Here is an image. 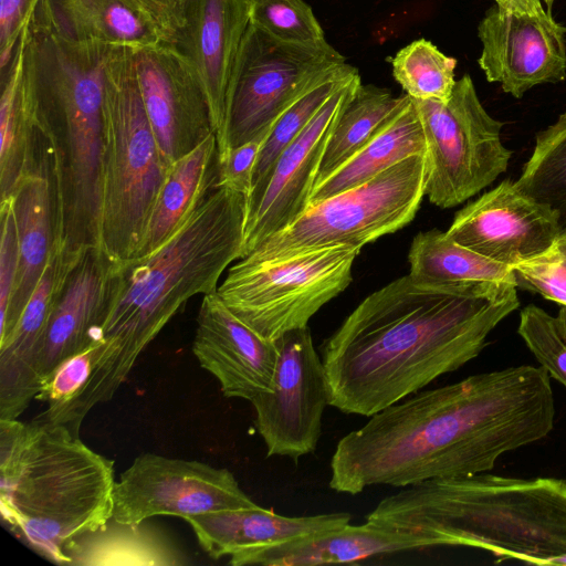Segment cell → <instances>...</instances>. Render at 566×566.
Here are the masks:
<instances>
[{
	"label": "cell",
	"instance_id": "cell-16",
	"mask_svg": "<svg viewBox=\"0 0 566 566\" xmlns=\"http://www.w3.org/2000/svg\"><path fill=\"white\" fill-rule=\"evenodd\" d=\"M566 29L551 12L524 14L491 7L478 25V63L489 82L521 98L530 88L566 77Z\"/></svg>",
	"mask_w": 566,
	"mask_h": 566
},
{
	"label": "cell",
	"instance_id": "cell-7",
	"mask_svg": "<svg viewBox=\"0 0 566 566\" xmlns=\"http://www.w3.org/2000/svg\"><path fill=\"white\" fill-rule=\"evenodd\" d=\"M101 251L111 262L135 258L170 165L142 98L134 49H109L103 83Z\"/></svg>",
	"mask_w": 566,
	"mask_h": 566
},
{
	"label": "cell",
	"instance_id": "cell-23",
	"mask_svg": "<svg viewBox=\"0 0 566 566\" xmlns=\"http://www.w3.org/2000/svg\"><path fill=\"white\" fill-rule=\"evenodd\" d=\"M212 558L239 556L348 524L349 513L283 516L261 507L216 511L185 518Z\"/></svg>",
	"mask_w": 566,
	"mask_h": 566
},
{
	"label": "cell",
	"instance_id": "cell-1",
	"mask_svg": "<svg viewBox=\"0 0 566 566\" xmlns=\"http://www.w3.org/2000/svg\"><path fill=\"white\" fill-rule=\"evenodd\" d=\"M551 377L521 365L420 390L344 436L329 488L350 495L374 485L406 488L491 471L501 455L554 428Z\"/></svg>",
	"mask_w": 566,
	"mask_h": 566
},
{
	"label": "cell",
	"instance_id": "cell-21",
	"mask_svg": "<svg viewBox=\"0 0 566 566\" xmlns=\"http://www.w3.org/2000/svg\"><path fill=\"white\" fill-rule=\"evenodd\" d=\"M77 262L54 248L17 327L0 346V419H18L40 391L36 357L56 298Z\"/></svg>",
	"mask_w": 566,
	"mask_h": 566
},
{
	"label": "cell",
	"instance_id": "cell-29",
	"mask_svg": "<svg viewBox=\"0 0 566 566\" xmlns=\"http://www.w3.org/2000/svg\"><path fill=\"white\" fill-rule=\"evenodd\" d=\"M67 566H178L185 554L147 521L127 524L113 517L101 528L72 539L66 548Z\"/></svg>",
	"mask_w": 566,
	"mask_h": 566
},
{
	"label": "cell",
	"instance_id": "cell-3",
	"mask_svg": "<svg viewBox=\"0 0 566 566\" xmlns=\"http://www.w3.org/2000/svg\"><path fill=\"white\" fill-rule=\"evenodd\" d=\"M245 197L214 188L155 251L108 264L95 340L103 345L86 386L91 405L113 398L136 359L195 295L218 283L243 253Z\"/></svg>",
	"mask_w": 566,
	"mask_h": 566
},
{
	"label": "cell",
	"instance_id": "cell-31",
	"mask_svg": "<svg viewBox=\"0 0 566 566\" xmlns=\"http://www.w3.org/2000/svg\"><path fill=\"white\" fill-rule=\"evenodd\" d=\"M409 99L407 94L395 97L386 88L360 84L335 124L315 184L365 146Z\"/></svg>",
	"mask_w": 566,
	"mask_h": 566
},
{
	"label": "cell",
	"instance_id": "cell-5",
	"mask_svg": "<svg viewBox=\"0 0 566 566\" xmlns=\"http://www.w3.org/2000/svg\"><path fill=\"white\" fill-rule=\"evenodd\" d=\"M366 523L432 547L468 546L501 560L566 565V480L486 472L428 480L382 499Z\"/></svg>",
	"mask_w": 566,
	"mask_h": 566
},
{
	"label": "cell",
	"instance_id": "cell-9",
	"mask_svg": "<svg viewBox=\"0 0 566 566\" xmlns=\"http://www.w3.org/2000/svg\"><path fill=\"white\" fill-rule=\"evenodd\" d=\"M427 174V155L409 156L354 188L311 205L244 258L274 260L336 244L361 249L415 218L426 196Z\"/></svg>",
	"mask_w": 566,
	"mask_h": 566
},
{
	"label": "cell",
	"instance_id": "cell-24",
	"mask_svg": "<svg viewBox=\"0 0 566 566\" xmlns=\"http://www.w3.org/2000/svg\"><path fill=\"white\" fill-rule=\"evenodd\" d=\"M432 547L418 536L391 532L368 523H349L294 541L230 557L233 566H311L353 563L376 555Z\"/></svg>",
	"mask_w": 566,
	"mask_h": 566
},
{
	"label": "cell",
	"instance_id": "cell-38",
	"mask_svg": "<svg viewBox=\"0 0 566 566\" xmlns=\"http://www.w3.org/2000/svg\"><path fill=\"white\" fill-rule=\"evenodd\" d=\"M157 31L163 43L182 42L191 0H132Z\"/></svg>",
	"mask_w": 566,
	"mask_h": 566
},
{
	"label": "cell",
	"instance_id": "cell-8",
	"mask_svg": "<svg viewBox=\"0 0 566 566\" xmlns=\"http://www.w3.org/2000/svg\"><path fill=\"white\" fill-rule=\"evenodd\" d=\"M360 248L325 245L274 260L242 258L218 286L227 307L262 337L275 342L307 326L321 307L352 282Z\"/></svg>",
	"mask_w": 566,
	"mask_h": 566
},
{
	"label": "cell",
	"instance_id": "cell-32",
	"mask_svg": "<svg viewBox=\"0 0 566 566\" xmlns=\"http://www.w3.org/2000/svg\"><path fill=\"white\" fill-rule=\"evenodd\" d=\"M515 186L552 209L560 229L566 227V111L537 133L535 147Z\"/></svg>",
	"mask_w": 566,
	"mask_h": 566
},
{
	"label": "cell",
	"instance_id": "cell-10",
	"mask_svg": "<svg viewBox=\"0 0 566 566\" xmlns=\"http://www.w3.org/2000/svg\"><path fill=\"white\" fill-rule=\"evenodd\" d=\"M345 63V57L328 42H282L250 23L226 95L230 149L266 137L293 103Z\"/></svg>",
	"mask_w": 566,
	"mask_h": 566
},
{
	"label": "cell",
	"instance_id": "cell-33",
	"mask_svg": "<svg viewBox=\"0 0 566 566\" xmlns=\"http://www.w3.org/2000/svg\"><path fill=\"white\" fill-rule=\"evenodd\" d=\"M391 66L395 80L413 99L447 102L457 82V60L424 39L399 50L391 59Z\"/></svg>",
	"mask_w": 566,
	"mask_h": 566
},
{
	"label": "cell",
	"instance_id": "cell-13",
	"mask_svg": "<svg viewBox=\"0 0 566 566\" xmlns=\"http://www.w3.org/2000/svg\"><path fill=\"white\" fill-rule=\"evenodd\" d=\"M277 359L270 390L251 400L266 457L295 462L316 450L328 402L325 369L308 326L275 340Z\"/></svg>",
	"mask_w": 566,
	"mask_h": 566
},
{
	"label": "cell",
	"instance_id": "cell-25",
	"mask_svg": "<svg viewBox=\"0 0 566 566\" xmlns=\"http://www.w3.org/2000/svg\"><path fill=\"white\" fill-rule=\"evenodd\" d=\"M32 21L75 42L132 49L161 42L132 0H40Z\"/></svg>",
	"mask_w": 566,
	"mask_h": 566
},
{
	"label": "cell",
	"instance_id": "cell-19",
	"mask_svg": "<svg viewBox=\"0 0 566 566\" xmlns=\"http://www.w3.org/2000/svg\"><path fill=\"white\" fill-rule=\"evenodd\" d=\"M250 25V0H191L182 42L177 48L195 67L207 95L218 163L230 150L226 95L241 42Z\"/></svg>",
	"mask_w": 566,
	"mask_h": 566
},
{
	"label": "cell",
	"instance_id": "cell-12",
	"mask_svg": "<svg viewBox=\"0 0 566 566\" xmlns=\"http://www.w3.org/2000/svg\"><path fill=\"white\" fill-rule=\"evenodd\" d=\"M258 506L226 468L147 452L135 458L116 480L112 517L137 524L158 515L185 520Z\"/></svg>",
	"mask_w": 566,
	"mask_h": 566
},
{
	"label": "cell",
	"instance_id": "cell-40",
	"mask_svg": "<svg viewBox=\"0 0 566 566\" xmlns=\"http://www.w3.org/2000/svg\"><path fill=\"white\" fill-rule=\"evenodd\" d=\"M40 0H0V67L3 73L12 61L20 38L30 23Z\"/></svg>",
	"mask_w": 566,
	"mask_h": 566
},
{
	"label": "cell",
	"instance_id": "cell-18",
	"mask_svg": "<svg viewBox=\"0 0 566 566\" xmlns=\"http://www.w3.org/2000/svg\"><path fill=\"white\" fill-rule=\"evenodd\" d=\"M192 353L228 398L251 401L271 388L276 342L262 337L238 318L217 291L201 301Z\"/></svg>",
	"mask_w": 566,
	"mask_h": 566
},
{
	"label": "cell",
	"instance_id": "cell-39",
	"mask_svg": "<svg viewBox=\"0 0 566 566\" xmlns=\"http://www.w3.org/2000/svg\"><path fill=\"white\" fill-rule=\"evenodd\" d=\"M264 138L250 140L229 150L226 158L218 163L216 188H228L248 198L252 190L253 172Z\"/></svg>",
	"mask_w": 566,
	"mask_h": 566
},
{
	"label": "cell",
	"instance_id": "cell-27",
	"mask_svg": "<svg viewBox=\"0 0 566 566\" xmlns=\"http://www.w3.org/2000/svg\"><path fill=\"white\" fill-rule=\"evenodd\" d=\"M408 262L412 282L427 290L462 292L491 281L516 283L513 268L458 244L438 229L412 239Z\"/></svg>",
	"mask_w": 566,
	"mask_h": 566
},
{
	"label": "cell",
	"instance_id": "cell-28",
	"mask_svg": "<svg viewBox=\"0 0 566 566\" xmlns=\"http://www.w3.org/2000/svg\"><path fill=\"white\" fill-rule=\"evenodd\" d=\"M418 154H427V144L418 111L410 97L365 146L314 185L310 206L354 188Z\"/></svg>",
	"mask_w": 566,
	"mask_h": 566
},
{
	"label": "cell",
	"instance_id": "cell-4",
	"mask_svg": "<svg viewBox=\"0 0 566 566\" xmlns=\"http://www.w3.org/2000/svg\"><path fill=\"white\" fill-rule=\"evenodd\" d=\"M24 41L23 88L51 154L55 248L78 261L101 250L103 83L112 46L71 41L32 20Z\"/></svg>",
	"mask_w": 566,
	"mask_h": 566
},
{
	"label": "cell",
	"instance_id": "cell-34",
	"mask_svg": "<svg viewBox=\"0 0 566 566\" xmlns=\"http://www.w3.org/2000/svg\"><path fill=\"white\" fill-rule=\"evenodd\" d=\"M356 70L353 65L345 63L332 75L307 91L279 117L262 143L253 172V186L266 174L281 153L302 133L335 90Z\"/></svg>",
	"mask_w": 566,
	"mask_h": 566
},
{
	"label": "cell",
	"instance_id": "cell-17",
	"mask_svg": "<svg viewBox=\"0 0 566 566\" xmlns=\"http://www.w3.org/2000/svg\"><path fill=\"white\" fill-rule=\"evenodd\" d=\"M559 231L552 209L505 179L459 210L447 234L493 262L514 268L545 252Z\"/></svg>",
	"mask_w": 566,
	"mask_h": 566
},
{
	"label": "cell",
	"instance_id": "cell-37",
	"mask_svg": "<svg viewBox=\"0 0 566 566\" xmlns=\"http://www.w3.org/2000/svg\"><path fill=\"white\" fill-rule=\"evenodd\" d=\"M513 270L517 287L566 306V227L545 252Z\"/></svg>",
	"mask_w": 566,
	"mask_h": 566
},
{
	"label": "cell",
	"instance_id": "cell-11",
	"mask_svg": "<svg viewBox=\"0 0 566 566\" xmlns=\"http://www.w3.org/2000/svg\"><path fill=\"white\" fill-rule=\"evenodd\" d=\"M427 144L424 195L440 208L455 207L491 185L512 151L501 142L503 123L481 104L469 74L447 102L411 98Z\"/></svg>",
	"mask_w": 566,
	"mask_h": 566
},
{
	"label": "cell",
	"instance_id": "cell-20",
	"mask_svg": "<svg viewBox=\"0 0 566 566\" xmlns=\"http://www.w3.org/2000/svg\"><path fill=\"white\" fill-rule=\"evenodd\" d=\"M11 196L19 262L12 295L0 316V346L17 327L55 248V193L51 154L43 138L38 165L20 179Z\"/></svg>",
	"mask_w": 566,
	"mask_h": 566
},
{
	"label": "cell",
	"instance_id": "cell-2",
	"mask_svg": "<svg viewBox=\"0 0 566 566\" xmlns=\"http://www.w3.org/2000/svg\"><path fill=\"white\" fill-rule=\"evenodd\" d=\"M516 289L433 291L407 274L369 294L321 346L329 406L370 417L461 368L518 307Z\"/></svg>",
	"mask_w": 566,
	"mask_h": 566
},
{
	"label": "cell",
	"instance_id": "cell-14",
	"mask_svg": "<svg viewBox=\"0 0 566 566\" xmlns=\"http://www.w3.org/2000/svg\"><path fill=\"white\" fill-rule=\"evenodd\" d=\"M361 84L354 71L245 198L242 258L291 226L310 206L321 161L339 115ZM241 258V259H242Z\"/></svg>",
	"mask_w": 566,
	"mask_h": 566
},
{
	"label": "cell",
	"instance_id": "cell-22",
	"mask_svg": "<svg viewBox=\"0 0 566 566\" xmlns=\"http://www.w3.org/2000/svg\"><path fill=\"white\" fill-rule=\"evenodd\" d=\"M108 264L104 253L93 248L69 273L36 357L35 374L40 387L59 365L96 342Z\"/></svg>",
	"mask_w": 566,
	"mask_h": 566
},
{
	"label": "cell",
	"instance_id": "cell-26",
	"mask_svg": "<svg viewBox=\"0 0 566 566\" xmlns=\"http://www.w3.org/2000/svg\"><path fill=\"white\" fill-rule=\"evenodd\" d=\"M217 181V138L211 134L170 165L135 258L155 251L172 237L216 188Z\"/></svg>",
	"mask_w": 566,
	"mask_h": 566
},
{
	"label": "cell",
	"instance_id": "cell-15",
	"mask_svg": "<svg viewBox=\"0 0 566 566\" xmlns=\"http://www.w3.org/2000/svg\"><path fill=\"white\" fill-rule=\"evenodd\" d=\"M134 61L146 114L171 165L214 134L207 95L189 59L174 45L134 49Z\"/></svg>",
	"mask_w": 566,
	"mask_h": 566
},
{
	"label": "cell",
	"instance_id": "cell-6",
	"mask_svg": "<svg viewBox=\"0 0 566 566\" xmlns=\"http://www.w3.org/2000/svg\"><path fill=\"white\" fill-rule=\"evenodd\" d=\"M114 461L63 426L0 419V511L42 557L67 565V544L113 516Z\"/></svg>",
	"mask_w": 566,
	"mask_h": 566
},
{
	"label": "cell",
	"instance_id": "cell-35",
	"mask_svg": "<svg viewBox=\"0 0 566 566\" xmlns=\"http://www.w3.org/2000/svg\"><path fill=\"white\" fill-rule=\"evenodd\" d=\"M250 23L282 42L303 45L327 42L304 0H250Z\"/></svg>",
	"mask_w": 566,
	"mask_h": 566
},
{
	"label": "cell",
	"instance_id": "cell-36",
	"mask_svg": "<svg viewBox=\"0 0 566 566\" xmlns=\"http://www.w3.org/2000/svg\"><path fill=\"white\" fill-rule=\"evenodd\" d=\"M517 333L539 366L566 387V306L553 316L530 304L520 313Z\"/></svg>",
	"mask_w": 566,
	"mask_h": 566
},
{
	"label": "cell",
	"instance_id": "cell-30",
	"mask_svg": "<svg viewBox=\"0 0 566 566\" xmlns=\"http://www.w3.org/2000/svg\"><path fill=\"white\" fill-rule=\"evenodd\" d=\"M24 45L23 31L12 61L2 73L0 99L1 199L12 195L20 179L38 165L40 157L41 137L23 88Z\"/></svg>",
	"mask_w": 566,
	"mask_h": 566
},
{
	"label": "cell",
	"instance_id": "cell-41",
	"mask_svg": "<svg viewBox=\"0 0 566 566\" xmlns=\"http://www.w3.org/2000/svg\"><path fill=\"white\" fill-rule=\"evenodd\" d=\"M542 1L548 8L554 2V0H495V4L507 11L535 15L545 12Z\"/></svg>",
	"mask_w": 566,
	"mask_h": 566
}]
</instances>
